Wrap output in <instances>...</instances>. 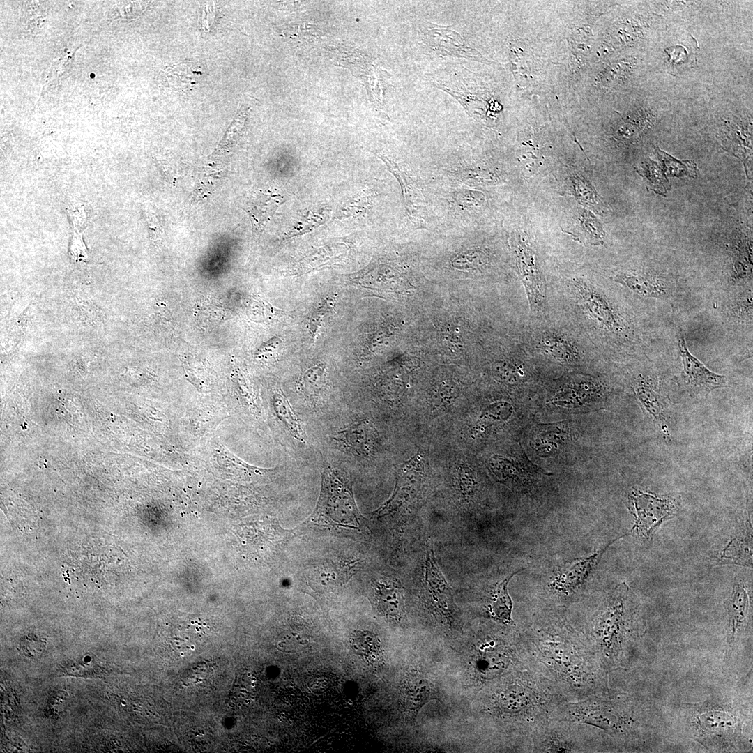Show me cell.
<instances>
[{
	"label": "cell",
	"mask_w": 753,
	"mask_h": 753,
	"mask_svg": "<svg viewBox=\"0 0 753 753\" xmlns=\"http://www.w3.org/2000/svg\"><path fill=\"white\" fill-rule=\"evenodd\" d=\"M638 400L651 417L657 421L663 419V402L659 394L645 383H639L635 388Z\"/></svg>",
	"instance_id": "f1b7e54d"
},
{
	"label": "cell",
	"mask_w": 753,
	"mask_h": 753,
	"mask_svg": "<svg viewBox=\"0 0 753 753\" xmlns=\"http://www.w3.org/2000/svg\"><path fill=\"white\" fill-rule=\"evenodd\" d=\"M512 410V406L506 402H495L485 408L479 418L486 422H501L510 417Z\"/></svg>",
	"instance_id": "e575fe53"
},
{
	"label": "cell",
	"mask_w": 753,
	"mask_h": 753,
	"mask_svg": "<svg viewBox=\"0 0 753 753\" xmlns=\"http://www.w3.org/2000/svg\"><path fill=\"white\" fill-rule=\"evenodd\" d=\"M356 563L342 560H327L319 563L308 570L307 584L319 593L334 591L350 579Z\"/></svg>",
	"instance_id": "8fae6325"
},
{
	"label": "cell",
	"mask_w": 753,
	"mask_h": 753,
	"mask_svg": "<svg viewBox=\"0 0 753 753\" xmlns=\"http://www.w3.org/2000/svg\"><path fill=\"white\" fill-rule=\"evenodd\" d=\"M678 347L683 363L682 380L692 395L705 396L715 389L729 386L724 376L712 372L691 354L682 334Z\"/></svg>",
	"instance_id": "9c48e42d"
},
{
	"label": "cell",
	"mask_w": 753,
	"mask_h": 753,
	"mask_svg": "<svg viewBox=\"0 0 753 753\" xmlns=\"http://www.w3.org/2000/svg\"><path fill=\"white\" fill-rule=\"evenodd\" d=\"M391 328V327H381L372 335L368 343V349L370 352L374 351L376 349L382 346L386 340L391 338L393 335Z\"/></svg>",
	"instance_id": "f35d334b"
},
{
	"label": "cell",
	"mask_w": 753,
	"mask_h": 753,
	"mask_svg": "<svg viewBox=\"0 0 753 753\" xmlns=\"http://www.w3.org/2000/svg\"><path fill=\"white\" fill-rule=\"evenodd\" d=\"M749 595L742 579L737 580L733 586L729 601L728 614L731 639L745 621L749 609Z\"/></svg>",
	"instance_id": "44dd1931"
},
{
	"label": "cell",
	"mask_w": 753,
	"mask_h": 753,
	"mask_svg": "<svg viewBox=\"0 0 753 753\" xmlns=\"http://www.w3.org/2000/svg\"><path fill=\"white\" fill-rule=\"evenodd\" d=\"M350 645L353 652L368 661H375L381 653L379 638L367 630H356L350 637Z\"/></svg>",
	"instance_id": "d4e9b609"
},
{
	"label": "cell",
	"mask_w": 753,
	"mask_h": 753,
	"mask_svg": "<svg viewBox=\"0 0 753 753\" xmlns=\"http://www.w3.org/2000/svg\"><path fill=\"white\" fill-rule=\"evenodd\" d=\"M428 467V461L424 452H418L411 459L404 462L397 473L393 494L379 510V514L395 511L413 501L421 489Z\"/></svg>",
	"instance_id": "ba28073f"
},
{
	"label": "cell",
	"mask_w": 753,
	"mask_h": 753,
	"mask_svg": "<svg viewBox=\"0 0 753 753\" xmlns=\"http://www.w3.org/2000/svg\"><path fill=\"white\" fill-rule=\"evenodd\" d=\"M282 201V197L273 193L259 192L250 197L246 204V211L255 230L264 228Z\"/></svg>",
	"instance_id": "d6986e66"
},
{
	"label": "cell",
	"mask_w": 753,
	"mask_h": 753,
	"mask_svg": "<svg viewBox=\"0 0 753 753\" xmlns=\"http://www.w3.org/2000/svg\"><path fill=\"white\" fill-rule=\"evenodd\" d=\"M145 7L146 4L142 1H121L111 7L107 15L113 19H133L137 17Z\"/></svg>",
	"instance_id": "1f68e13d"
},
{
	"label": "cell",
	"mask_w": 753,
	"mask_h": 753,
	"mask_svg": "<svg viewBox=\"0 0 753 753\" xmlns=\"http://www.w3.org/2000/svg\"><path fill=\"white\" fill-rule=\"evenodd\" d=\"M516 266L519 277L524 286L531 311L542 308L544 294L534 254L525 241L519 240L514 243Z\"/></svg>",
	"instance_id": "30bf717a"
},
{
	"label": "cell",
	"mask_w": 753,
	"mask_h": 753,
	"mask_svg": "<svg viewBox=\"0 0 753 753\" xmlns=\"http://www.w3.org/2000/svg\"><path fill=\"white\" fill-rule=\"evenodd\" d=\"M425 570L424 580L427 591L441 607L447 608L452 600V591L437 563L430 540L426 544Z\"/></svg>",
	"instance_id": "9a60e30c"
},
{
	"label": "cell",
	"mask_w": 753,
	"mask_h": 753,
	"mask_svg": "<svg viewBox=\"0 0 753 753\" xmlns=\"http://www.w3.org/2000/svg\"><path fill=\"white\" fill-rule=\"evenodd\" d=\"M698 49L695 39L692 38L690 44L685 45H673L665 49L669 56V66L671 73L676 75L684 69L696 64V51Z\"/></svg>",
	"instance_id": "484cf974"
},
{
	"label": "cell",
	"mask_w": 753,
	"mask_h": 753,
	"mask_svg": "<svg viewBox=\"0 0 753 753\" xmlns=\"http://www.w3.org/2000/svg\"><path fill=\"white\" fill-rule=\"evenodd\" d=\"M69 253L71 259H74L75 262L86 261L88 259V252L82 241L81 235L75 233Z\"/></svg>",
	"instance_id": "74e56055"
},
{
	"label": "cell",
	"mask_w": 753,
	"mask_h": 753,
	"mask_svg": "<svg viewBox=\"0 0 753 753\" xmlns=\"http://www.w3.org/2000/svg\"><path fill=\"white\" fill-rule=\"evenodd\" d=\"M627 535H629V533L620 535L592 554L576 559L561 567L552 582L548 584L552 595L556 597L557 601L565 602L581 592L608 548Z\"/></svg>",
	"instance_id": "52a82bcc"
},
{
	"label": "cell",
	"mask_w": 753,
	"mask_h": 753,
	"mask_svg": "<svg viewBox=\"0 0 753 753\" xmlns=\"http://www.w3.org/2000/svg\"><path fill=\"white\" fill-rule=\"evenodd\" d=\"M540 349L553 358L564 363H575L581 358L579 351L572 342L555 332H546L540 342Z\"/></svg>",
	"instance_id": "ffe728a7"
},
{
	"label": "cell",
	"mask_w": 753,
	"mask_h": 753,
	"mask_svg": "<svg viewBox=\"0 0 753 753\" xmlns=\"http://www.w3.org/2000/svg\"><path fill=\"white\" fill-rule=\"evenodd\" d=\"M274 410L291 434L301 442L305 440V434L301 421L296 415L284 395L277 392L273 395Z\"/></svg>",
	"instance_id": "603a6c76"
},
{
	"label": "cell",
	"mask_w": 753,
	"mask_h": 753,
	"mask_svg": "<svg viewBox=\"0 0 753 753\" xmlns=\"http://www.w3.org/2000/svg\"><path fill=\"white\" fill-rule=\"evenodd\" d=\"M504 676L489 692L485 712L503 730L513 750L527 752L535 731L568 700L531 654Z\"/></svg>",
	"instance_id": "7a4b0ae2"
},
{
	"label": "cell",
	"mask_w": 753,
	"mask_h": 753,
	"mask_svg": "<svg viewBox=\"0 0 753 753\" xmlns=\"http://www.w3.org/2000/svg\"><path fill=\"white\" fill-rule=\"evenodd\" d=\"M519 572L506 576L492 587L486 600L485 608L491 619L505 626H515L512 618L513 603L508 593L510 579Z\"/></svg>",
	"instance_id": "2e32d148"
},
{
	"label": "cell",
	"mask_w": 753,
	"mask_h": 753,
	"mask_svg": "<svg viewBox=\"0 0 753 753\" xmlns=\"http://www.w3.org/2000/svg\"><path fill=\"white\" fill-rule=\"evenodd\" d=\"M335 303V298L326 297L322 299L310 312L307 321V329L311 343L314 341L324 320L334 308Z\"/></svg>",
	"instance_id": "4dcf8cb0"
},
{
	"label": "cell",
	"mask_w": 753,
	"mask_h": 753,
	"mask_svg": "<svg viewBox=\"0 0 753 753\" xmlns=\"http://www.w3.org/2000/svg\"><path fill=\"white\" fill-rule=\"evenodd\" d=\"M655 151L667 176L697 178L698 169L694 161L677 160L657 146H655Z\"/></svg>",
	"instance_id": "4316f807"
},
{
	"label": "cell",
	"mask_w": 753,
	"mask_h": 753,
	"mask_svg": "<svg viewBox=\"0 0 753 753\" xmlns=\"http://www.w3.org/2000/svg\"><path fill=\"white\" fill-rule=\"evenodd\" d=\"M334 439L361 456L372 454L379 446V434L368 420L353 423L340 431Z\"/></svg>",
	"instance_id": "4fadbf2b"
},
{
	"label": "cell",
	"mask_w": 753,
	"mask_h": 753,
	"mask_svg": "<svg viewBox=\"0 0 753 753\" xmlns=\"http://www.w3.org/2000/svg\"><path fill=\"white\" fill-rule=\"evenodd\" d=\"M638 606L634 593L623 583L596 603L576 624L608 674L627 669L637 633Z\"/></svg>",
	"instance_id": "3957f363"
},
{
	"label": "cell",
	"mask_w": 753,
	"mask_h": 753,
	"mask_svg": "<svg viewBox=\"0 0 753 753\" xmlns=\"http://www.w3.org/2000/svg\"><path fill=\"white\" fill-rule=\"evenodd\" d=\"M458 484L460 491L464 495L469 496L473 493L477 482L475 475L471 468L460 466L458 471Z\"/></svg>",
	"instance_id": "d590c367"
},
{
	"label": "cell",
	"mask_w": 753,
	"mask_h": 753,
	"mask_svg": "<svg viewBox=\"0 0 753 753\" xmlns=\"http://www.w3.org/2000/svg\"><path fill=\"white\" fill-rule=\"evenodd\" d=\"M317 512L335 523L359 524L360 514L354 501L352 485L344 472L330 466L323 469Z\"/></svg>",
	"instance_id": "8992f818"
},
{
	"label": "cell",
	"mask_w": 753,
	"mask_h": 753,
	"mask_svg": "<svg viewBox=\"0 0 753 753\" xmlns=\"http://www.w3.org/2000/svg\"><path fill=\"white\" fill-rule=\"evenodd\" d=\"M282 344V341L279 337H273L259 348L257 353L263 354L268 352H273L274 350L279 349Z\"/></svg>",
	"instance_id": "ab89813d"
},
{
	"label": "cell",
	"mask_w": 753,
	"mask_h": 753,
	"mask_svg": "<svg viewBox=\"0 0 753 753\" xmlns=\"http://www.w3.org/2000/svg\"><path fill=\"white\" fill-rule=\"evenodd\" d=\"M379 157L386 163L388 170L400 183L409 217L418 223L424 222L426 204L424 196L417 184L394 161L386 156L379 155Z\"/></svg>",
	"instance_id": "5bb4252c"
},
{
	"label": "cell",
	"mask_w": 753,
	"mask_h": 753,
	"mask_svg": "<svg viewBox=\"0 0 753 753\" xmlns=\"http://www.w3.org/2000/svg\"><path fill=\"white\" fill-rule=\"evenodd\" d=\"M635 169L650 190L655 193L666 196L671 190V185L662 168L652 159L644 160Z\"/></svg>",
	"instance_id": "cb8c5ba5"
},
{
	"label": "cell",
	"mask_w": 753,
	"mask_h": 753,
	"mask_svg": "<svg viewBox=\"0 0 753 753\" xmlns=\"http://www.w3.org/2000/svg\"><path fill=\"white\" fill-rule=\"evenodd\" d=\"M616 281L643 296H657L664 293L663 288L658 283L639 275L630 273L619 275L616 277Z\"/></svg>",
	"instance_id": "83f0119b"
},
{
	"label": "cell",
	"mask_w": 753,
	"mask_h": 753,
	"mask_svg": "<svg viewBox=\"0 0 753 753\" xmlns=\"http://www.w3.org/2000/svg\"><path fill=\"white\" fill-rule=\"evenodd\" d=\"M524 644L568 701L610 691L609 675L592 646L559 610L544 609L519 630Z\"/></svg>",
	"instance_id": "6da1fadb"
},
{
	"label": "cell",
	"mask_w": 753,
	"mask_h": 753,
	"mask_svg": "<svg viewBox=\"0 0 753 753\" xmlns=\"http://www.w3.org/2000/svg\"><path fill=\"white\" fill-rule=\"evenodd\" d=\"M679 505L678 499L672 496L632 489L628 498V508L633 517L629 535L649 544L660 526L677 515Z\"/></svg>",
	"instance_id": "5b68a950"
},
{
	"label": "cell",
	"mask_w": 753,
	"mask_h": 753,
	"mask_svg": "<svg viewBox=\"0 0 753 753\" xmlns=\"http://www.w3.org/2000/svg\"><path fill=\"white\" fill-rule=\"evenodd\" d=\"M494 371L497 376L510 383L516 382L524 375V372L518 367L505 363L496 364Z\"/></svg>",
	"instance_id": "8d00e7d4"
},
{
	"label": "cell",
	"mask_w": 753,
	"mask_h": 753,
	"mask_svg": "<svg viewBox=\"0 0 753 753\" xmlns=\"http://www.w3.org/2000/svg\"><path fill=\"white\" fill-rule=\"evenodd\" d=\"M588 725L549 719L531 736L527 752L583 753L595 750L598 734Z\"/></svg>",
	"instance_id": "277c9868"
},
{
	"label": "cell",
	"mask_w": 753,
	"mask_h": 753,
	"mask_svg": "<svg viewBox=\"0 0 753 753\" xmlns=\"http://www.w3.org/2000/svg\"><path fill=\"white\" fill-rule=\"evenodd\" d=\"M365 276H367V278H361L365 283L370 284L373 282L372 285L390 289V290L397 288V284H398L397 283H402V278H403L396 268L387 265L373 268Z\"/></svg>",
	"instance_id": "f546056e"
},
{
	"label": "cell",
	"mask_w": 753,
	"mask_h": 753,
	"mask_svg": "<svg viewBox=\"0 0 753 753\" xmlns=\"http://www.w3.org/2000/svg\"><path fill=\"white\" fill-rule=\"evenodd\" d=\"M573 288L581 305L595 321L609 330L619 329L613 308L602 295L582 281L575 280Z\"/></svg>",
	"instance_id": "7c38bea8"
},
{
	"label": "cell",
	"mask_w": 753,
	"mask_h": 753,
	"mask_svg": "<svg viewBox=\"0 0 753 753\" xmlns=\"http://www.w3.org/2000/svg\"><path fill=\"white\" fill-rule=\"evenodd\" d=\"M489 467L497 480L510 487L526 490L533 484V477L528 471H524L507 459L499 456L492 457Z\"/></svg>",
	"instance_id": "ac0fdd59"
},
{
	"label": "cell",
	"mask_w": 753,
	"mask_h": 753,
	"mask_svg": "<svg viewBox=\"0 0 753 753\" xmlns=\"http://www.w3.org/2000/svg\"><path fill=\"white\" fill-rule=\"evenodd\" d=\"M372 597L378 611L383 615L400 618L405 611L402 590L395 584L373 581Z\"/></svg>",
	"instance_id": "e0dca14e"
},
{
	"label": "cell",
	"mask_w": 753,
	"mask_h": 753,
	"mask_svg": "<svg viewBox=\"0 0 753 753\" xmlns=\"http://www.w3.org/2000/svg\"><path fill=\"white\" fill-rule=\"evenodd\" d=\"M325 366L320 363L310 367L303 376V384L307 395L316 394L321 386L325 374Z\"/></svg>",
	"instance_id": "836d02e7"
},
{
	"label": "cell",
	"mask_w": 753,
	"mask_h": 753,
	"mask_svg": "<svg viewBox=\"0 0 753 753\" xmlns=\"http://www.w3.org/2000/svg\"><path fill=\"white\" fill-rule=\"evenodd\" d=\"M487 262V256L480 250L468 251L453 261V266L464 270L479 269Z\"/></svg>",
	"instance_id": "d6a6232c"
},
{
	"label": "cell",
	"mask_w": 753,
	"mask_h": 753,
	"mask_svg": "<svg viewBox=\"0 0 753 753\" xmlns=\"http://www.w3.org/2000/svg\"><path fill=\"white\" fill-rule=\"evenodd\" d=\"M722 562L742 565H752V537L750 532L741 534L729 542L720 554Z\"/></svg>",
	"instance_id": "7402d4cb"
}]
</instances>
